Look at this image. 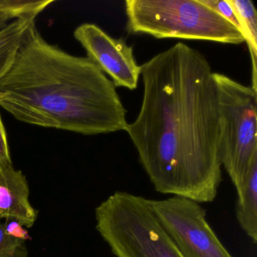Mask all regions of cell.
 <instances>
[{
    "mask_svg": "<svg viewBox=\"0 0 257 257\" xmlns=\"http://www.w3.org/2000/svg\"><path fill=\"white\" fill-rule=\"evenodd\" d=\"M144 96L127 124L140 162L157 192L214 201L222 180V117L205 57L179 43L141 66Z\"/></svg>",
    "mask_w": 257,
    "mask_h": 257,
    "instance_id": "obj_1",
    "label": "cell"
},
{
    "mask_svg": "<svg viewBox=\"0 0 257 257\" xmlns=\"http://www.w3.org/2000/svg\"><path fill=\"white\" fill-rule=\"evenodd\" d=\"M0 106L28 124L85 135L125 131V108L111 79L88 58L46 41L30 27L0 79Z\"/></svg>",
    "mask_w": 257,
    "mask_h": 257,
    "instance_id": "obj_2",
    "label": "cell"
},
{
    "mask_svg": "<svg viewBox=\"0 0 257 257\" xmlns=\"http://www.w3.org/2000/svg\"><path fill=\"white\" fill-rule=\"evenodd\" d=\"M127 31L156 39L245 43L243 34L201 0H127Z\"/></svg>",
    "mask_w": 257,
    "mask_h": 257,
    "instance_id": "obj_3",
    "label": "cell"
},
{
    "mask_svg": "<svg viewBox=\"0 0 257 257\" xmlns=\"http://www.w3.org/2000/svg\"><path fill=\"white\" fill-rule=\"evenodd\" d=\"M96 229L116 257H183L147 198L115 192L95 209Z\"/></svg>",
    "mask_w": 257,
    "mask_h": 257,
    "instance_id": "obj_4",
    "label": "cell"
},
{
    "mask_svg": "<svg viewBox=\"0 0 257 257\" xmlns=\"http://www.w3.org/2000/svg\"><path fill=\"white\" fill-rule=\"evenodd\" d=\"M222 117V166L235 188L243 183L257 159V91L213 73Z\"/></svg>",
    "mask_w": 257,
    "mask_h": 257,
    "instance_id": "obj_5",
    "label": "cell"
},
{
    "mask_svg": "<svg viewBox=\"0 0 257 257\" xmlns=\"http://www.w3.org/2000/svg\"><path fill=\"white\" fill-rule=\"evenodd\" d=\"M149 201L182 256L233 257L209 225L199 203L180 196Z\"/></svg>",
    "mask_w": 257,
    "mask_h": 257,
    "instance_id": "obj_6",
    "label": "cell"
},
{
    "mask_svg": "<svg viewBox=\"0 0 257 257\" xmlns=\"http://www.w3.org/2000/svg\"><path fill=\"white\" fill-rule=\"evenodd\" d=\"M75 39L82 45L87 58L105 74L115 87L136 89L141 75L134 55L133 48L122 39H114L94 24H83L75 30Z\"/></svg>",
    "mask_w": 257,
    "mask_h": 257,
    "instance_id": "obj_7",
    "label": "cell"
},
{
    "mask_svg": "<svg viewBox=\"0 0 257 257\" xmlns=\"http://www.w3.org/2000/svg\"><path fill=\"white\" fill-rule=\"evenodd\" d=\"M30 188L26 176L15 169L13 163L0 165V220L14 219L31 228L38 211L29 200Z\"/></svg>",
    "mask_w": 257,
    "mask_h": 257,
    "instance_id": "obj_8",
    "label": "cell"
},
{
    "mask_svg": "<svg viewBox=\"0 0 257 257\" xmlns=\"http://www.w3.org/2000/svg\"><path fill=\"white\" fill-rule=\"evenodd\" d=\"M237 191L236 216L240 228L257 243V159L252 162L244 181Z\"/></svg>",
    "mask_w": 257,
    "mask_h": 257,
    "instance_id": "obj_9",
    "label": "cell"
},
{
    "mask_svg": "<svg viewBox=\"0 0 257 257\" xmlns=\"http://www.w3.org/2000/svg\"><path fill=\"white\" fill-rule=\"evenodd\" d=\"M233 7L243 29L252 61V88L257 91V13L250 0H228Z\"/></svg>",
    "mask_w": 257,
    "mask_h": 257,
    "instance_id": "obj_10",
    "label": "cell"
},
{
    "mask_svg": "<svg viewBox=\"0 0 257 257\" xmlns=\"http://www.w3.org/2000/svg\"><path fill=\"white\" fill-rule=\"evenodd\" d=\"M36 19H18L0 31V79L11 67L16 54Z\"/></svg>",
    "mask_w": 257,
    "mask_h": 257,
    "instance_id": "obj_11",
    "label": "cell"
},
{
    "mask_svg": "<svg viewBox=\"0 0 257 257\" xmlns=\"http://www.w3.org/2000/svg\"><path fill=\"white\" fill-rule=\"evenodd\" d=\"M54 0H0V31L18 19H36Z\"/></svg>",
    "mask_w": 257,
    "mask_h": 257,
    "instance_id": "obj_12",
    "label": "cell"
},
{
    "mask_svg": "<svg viewBox=\"0 0 257 257\" xmlns=\"http://www.w3.org/2000/svg\"><path fill=\"white\" fill-rule=\"evenodd\" d=\"M0 257H28L26 241L10 237L0 220Z\"/></svg>",
    "mask_w": 257,
    "mask_h": 257,
    "instance_id": "obj_13",
    "label": "cell"
},
{
    "mask_svg": "<svg viewBox=\"0 0 257 257\" xmlns=\"http://www.w3.org/2000/svg\"><path fill=\"white\" fill-rule=\"evenodd\" d=\"M201 1L204 5L214 10L225 20L234 25L243 34V29H242L240 21L234 9L228 2V0H201Z\"/></svg>",
    "mask_w": 257,
    "mask_h": 257,
    "instance_id": "obj_14",
    "label": "cell"
},
{
    "mask_svg": "<svg viewBox=\"0 0 257 257\" xmlns=\"http://www.w3.org/2000/svg\"><path fill=\"white\" fill-rule=\"evenodd\" d=\"M3 223H4L6 233L10 237L24 240V241L31 240V237L28 230L25 229V226L18 221L14 219H6L5 222Z\"/></svg>",
    "mask_w": 257,
    "mask_h": 257,
    "instance_id": "obj_15",
    "label": "cell"
},
{
    "mask_svg": "<svg viewBox=\"0 0 257 257\" xmlns=\"http://www.w3.org/2000/svg\"><path fill=\"white\" fill-rule=\"evenodd\" d=\"M11 163L13 162L10 156L7 131L0 115V165Z\"/></svg>",
    "mask_w": 257,
    "mask_h": 257,
    "instance_id": "obj_16",
    "label": "cell"
}]
</instances>
